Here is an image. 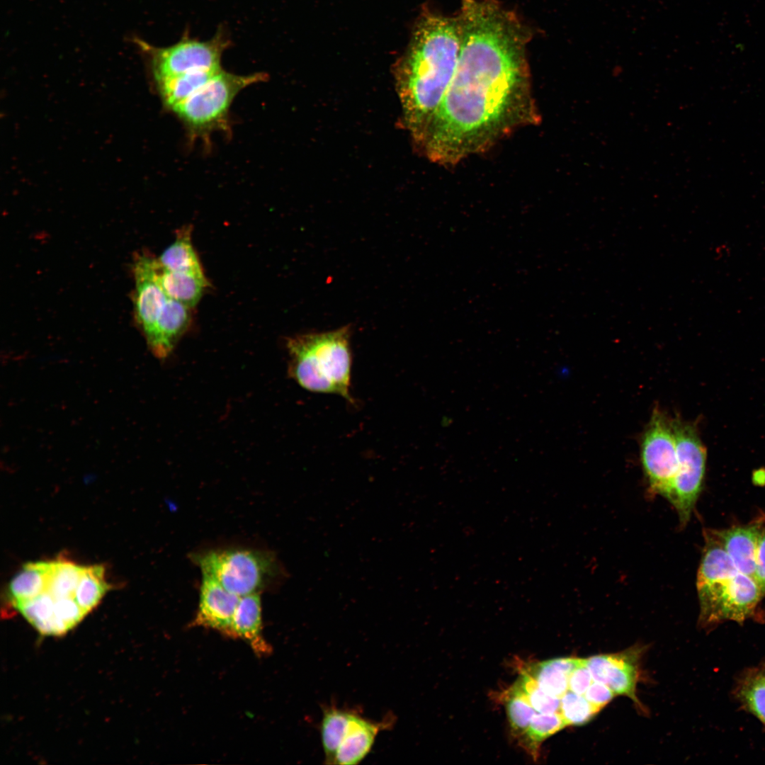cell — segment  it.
<instances>
[{
    "mask_svg": "<svg viewBox=\"0 0 765 765\" xmlns=\"http://www.w3.org/2000/svg\"><path fill=\"white\" fill-rule=\"evenodd\" d=\"M461 45L452 81L416 144L453 166L540 118L533 98L527 29L497 0H460Z\"/></svg>",
    "mask_w": 765,
    "mask_h": 765,
    "instance_id": "1",
    "label": "cell"
},
{
    "mask_svg": "<svg viewBox=\"0 0 765 765\" xmlns=\"http://www.w3.org/2000/svg\"><path fill=\"white\" fill-rule=\"evenodd\" d=\"M460 45L457 16L423 11L395 74L403 125L415 143L427 128L452 81Z\"/></svg>",
    "mask_w": 765,
    "mask_h": 765,
    "instance_id": "2",
    "label": "cell"
},
{
    "mask_svg": "<svg viewBox=\"0 0 765 765\" xmlns=\"http://www.w3.org/2000/svg\"><path fill=\"white\" fill-rule=\"evenodd\" d=\"M704 538L696 580L699 623H743L763 597L761 589L754 578L737 570L712 530H706Z\"/></svg>",
    "mask_w": 765,
    "mask_h": 765,
    "instance_id": "3",
    "label": "cell"
},
{
    "mask_svg": "<svg viewBox=\"0 0 765 765\" xmlns=\"http://www.w3.org/2000/svg\"><path fill=\"white\" fill-rule=\"evenodd\" d=\"M351 331L349 326H344L288 338L290 378L308 391L338 395L353 404L350 394Z\"/></svg>",
    "mask_w": 765,
    "mask_h": 765,
    "instance_id": "4",
    "label": "cell"
},
{
    "mask_svg": "<svg viewBox=\"0 0 765 765\" xmlns=\"http://www.w3.org/2000/svg\"><path fill=\"white\" fill-rule=\"evenodd\" d=\"M191 560L225 589L238 596L279 585L288 572L271 551L230 547L192 553Z\"/></svg>",
    "mask_w": 765,
    "mask_h": 765,
    "instance_id": "5",
    "label": "cell"
},
{
    "mask_svg": "<svg viewBox=\"0 0 765 765\" xmlns=\"http://www.w3.org/2000/svg\"><path fill=\"white\" fill-rule=\"evenodd\" d=\"M266 79L264 73L238 75L221 69L172 110L191 137L208 136L227 129L230 106L240 91Z\"/></svg>",
    "mask_w": 765,
    "mask_h": 765,
    "instance_id": "6",
    "label": "cell"
},
{
    "mask_svg": "<svg viewBox=\"0 0 765 765\" xmlns=\"http://www.w3.org/2000/svg\"><path fill=\"white\" fill-rule=\"evenodd\" d=\"M134 40L148 56L155 81L189 72L220 69L222 55L230 45V40L222 30L206 41L185 35L178 42L166 47H157L138 38Z\"/></svg>",
    "mask_w": 765,
    "mask_h": 765,
    "instance_id": "7",
    "label": "cell"
},
{
    "mask_svg": "<svg viewBox=\"0 0 765 765\" xmlns=\"http://www.w3.org/2000/svg\"><path fill=\"white\" fill-rule=\"evenodd\" d=\"M672 423L676 440L678 468L668 502L674 507L679 522L684 526L689 521L703 489L706 449L696 425L679 417L672 419Z\"/></svg>",
    "mask_w": 765,
    "mask_h": 765,
    "instance_id": "8",
    "label": "cell"
},
{
    "mask_svg": "<svg viewBox=\"0 0 765 765\" xmlns=\"http://www.w3.org/2000/svg\"><path fill=\"white\" fill-rule=\"evenodd\" d=\"M640 460L652 493L669 499L678 468L672 419L654 409L640 441Z\"/></svg>",
    "mask_w": 765,
    "mask_h": 765,
    "instance_id": "9",
    "label": "cell"
},
{
    "mask_svg": "<svg viewBox=\"0 0 765 765\" xmlns=\"http://www.w3.org/2000/svg\"><path fill=\"white\" fill-rule=\"evenodd\" d=\"M157 260L140 255L135 261V308L137 324L145 337L152 333L168 300L157 276Z\"/></svg>",
    "mask_w": 765,
    "mask_h": 765,
    "instance_id": "10",
    "label": "cell"
},
{
    "mask_svg": "<svg viewBox=\"0 0 765 765\" xmlns=\"http://www.w3.org/2000/svg\"><path fill=\"white\" fill-rule=\"evenodd\" d=\"M240 597L228 591L212 577L202 574L198 606L191 625L212 629L230 637L231 624Z\"/></svg>",
    "mask_w": 765,
    "mask_h": 765,
    "instance_id": "11",
    "label": "cell"
},
{
    "mask_svg": "<svg viewBox=\"0 0 765 765\" xmlns=\"http://www.w3.org/2000/svg\"><path fill=\"white\" fill-rule=\"evenodd\" d=\"M638 653L635 650H628L595 655L586 659V665L594 681L606 684L616 695H624L637 701Z\"/></svg>",
    "mask_w": 765,
    "mask_h": 765,
    "instance_id": "12",
    "label": "cell"
},
{
    "mask_svg": "<svg viewBox=\"0 0 765 765\" xmlns=\"http://www.w3.org/2000/svg\"><path fill=\"white\" fill-rule=\"evenodd\" d=\"M394 722L392 714L387 715L381 721H374L353 710L336 751L334 764H359L370 752L378 734L389 729Z\"/></svg>",
    "mask_w": 765,
    "mask_h": 765,
    "instance_id": "13",
    "label": "cell"
},
{
    "mask_svg": "<svg viewBox=\"0 0 765 765\" xmlns=\"http://www.w3.org/2000/svg\"><path fill=\"white\" fill-rule=\"evenodd\" d=\"M190 310L184 304L168 298L152 333L145 339L154 356L165 359L171 353L189 327Z\"/></svg>",
    "mask_w": 765,
    "mask_h": 765,
    "instance_id": "14",
    "label": "cell"
},
{
    "mask_svg": "<svg viewBox=\"0 0 765 765\" xmlns=\"http://www.w3.org/2000/svg\"><path fill=\"white\" fill-rule=\"evenodd\" d=\"M261 593L241 596L233 616L230 637L245 641L257 656H266L271 647L262 633Z\"/></svg>",
    "mask_w": 765,
    "mask_h": 765,
    "instance_id": "15",
    "label": "cell"
},
{
    "mask_svg": "<svg viewBox=\"0 0 765 765\" xmlns=\"http://www.w3.org/2000/svg\"><path fill=\"white\" fill-rule=\"evenodd\" d=\"M760 526L761 520L727 529L713 530L737 570L752 578Z\"/></svg>",
    "mask_w": 765,
    "mask_h": 765,
    "instance_id": "16",
    "label": "cell"
},
{
    "mask_svg": "<svg viewBox=\"0 0 765 765\" xmlns=\"http://www.w3.org/2000/svg\"><path fill=\"white\" fill-rule=\"evenodd\" d=\"M157 276L159 283L168 298L191 308L197 305L209 285L205 275L169 271L163 268L158 260Z\"/></svg>",
    "mask_w": 765,
    "mask_h": 765,
    "instance_id": "17",
    "label": "cell"
},
{
    "mask_svg": "<svg viewBox=\"0 0 765 765\" xmlns=\"http://www.w3.org/2000/svg\"><path fill=\"white\" fill-rule=\"evenodd\" d=\"M582 658L558 657L532 664L525 669L545 693L561 698L569 690V679Z\"/></svg>",
    "mask_w": 765,
    "mask_h": 765,
    "instance_id": "18",
    "label": "cell"
},
{
    "mask_svg": "<svg viewBox=\"0 0 765 765\" xmlns=\"http://www.w3.org/2000/svg\"><path fill=\"white\" fill-rule=\"evenodd\" d=\"M192 227H183L176 232V239L157 259L166 270L196 275H205L191 241Z\"/></svg>",
    "mask_w": 765,
    "mask_h": 765,
    "instance_id": "19",
    "label": "cell"
},
{
    "mask_svg": "<svg viewBox=\"0 0 765 765\" xmlns=\"http://www.w3.org/2000/svg\"><path fill=\"white\" fill-rule=\"evenodd\" d=\"M52 567V562L25 564L9 584V593L13 604L47 591Z\"/></svg>",
    "mask_w": 765,
    "mask_h": 765,
    "instance_id": "20",
    "label": "cell"
},
{
    "mask_svg": "<svg viewBox=\"0 0 765 765\" xmlns=\"http://www.w3.org/2000/svg\"><path fill=\"white\" fill-rule=\"evenodd\" d=\"M218 70H203L156 81L164 105L172 110L213 77Z\"/></svg>",
    "mask_w": 765,
    "mask_h": 765,
    "instance_id": "21",
    "label": "cell"
},
{
    "mask_svg": "<svg viewBox=\"0 0 765 765\" xmlns=\"http://www.w3.org/2000/svg\"><path fill=\"white\" fill-rule=\"evenodd\" d=\"M737 700L765 725V672L763 667L748 669L738 678Z\"/></svg>",
    "mask_w": 765,
    "mask_h": 765,
    "instance_id": "22",
    "label": "cell"
},
{
    "mask_svg": "<svg viewBox=\"0 0 765 765\" xmlns=\"http://www.w3.org/2000/svg\"><path fill=\"white\" fill-rule=\"evenodd\" d=\"M353 711V709L338 708L334 704L322 708L320 734L324 764H334L336 751Z\"/></svg>",
    "mask_w": 765,
    "mask_h": 765,
    "instance_id": "23",
    "label": "cell"
},
{
    "mask_svg": "<svg viewBox=\"0 0 765 765\" xmlns=\"http://www.w3.org/2000/svg\"><path fill=\"white\" fill-rule=\"evenodd\" d=\"M110 586L104 579L101 565L84 567L75 591L74 599L87 613L101 601Z\"/></svg>",
    "mask_w": 765,
    "mask_h": 765,
    "instance_id": "24",
    "label": "cell"
},
{
    "mask_svg": "<svg viewBox=\"0 0 765 765\" xmlns=\"http://www.w3.org/2000/svg\"><path fill=\"white\" fill-rule=\"evenodd\" d=\"M84 567L68 561H52L47 591L55 599L74 597Z\"/></svg>",
    "mask_w": 765,
    "mask_h": 765,
    "instance_id": "25",
    "label": "cell"
},
{
    "mask_svg": "<svg viewBox=\"0 0 765 765\" xmlns=\"http://www.w3.org/2000/svg\"><path fill=\"white\" fill-rule=\"evenodd\" d=\"M506 708L512 730L523 735L537 712L531 706L516 682L510 688L506 702Z\"/></svg>",
    "mask_w": 765,
    "mask_h": 765,
    "instance_id": "26",
    "label": "cell"
},
{
    "mask_svg": "<svg viewBox=\"0 0 765 765\" xmlns=\"http://www.w3.org/2000/svg\"><path fill=\"white\" fill-rule=\"evenodd\" d=\"M600 710L584 696L567 691L560 698V713L567 725H583Z\"/></svg>",
    "mask_w": 765,
    "mask_h": 765,
    "instance_id": "27",
    "label": "cell"
},
{
    "mask_svg": "<svg viewBox=\"0 0 765 765\" xmlns=\"http://www.w3.org/2000/svg\"><path fill=\"white\" fill-rule=\"evenodd\" d=\"M567 725L560 713H536L523 735L531 747L537 749L545 740L562 730Z\"/></svg>",
    "mask_w": 765,
    "mask_h": 765,
    "instance_id": "28",
    "label": "cell"
},
{
    "mask_svg": "<svg viewBox=\"0 0 765 765\" xmlns=\"http://www.w3.org/2000/svg\"><path fill=\"white\" fill-rule=\"evenodd\" d=\"M516 683L537 713H560V698L543 691L526 670L521 672Z\"/></svg>",
    "mask_w": 765,
    "mask_h": 765,
    "instance_id": "29",
    "label": "cell"
},
{
    "mask_svg": "<svg viewBox=\"0 0 765 765\" xmlns=\"http://www.w3.org/2000/svg\"><path fill=\"white\" fill-rule=\"evenodd\" d=\"M55 599L45 591L31 599L13 605L35 628L55 616Z\"/></svg>",
    "mask_w": 765,
    "mask_h": 765,
    "instance_id": "30",
    "label": "cell"
},
{
    "mask_svg": "<svg viewBox=\"0 0 765 765\" xmlns=\"http://www.w3.org/2000/svg\"><path fill=\"white\" fill-rule=\"evenodd\" d=\"M55 613L69 629L78 623L86 614L73 596L56 599Z\"/></svg>",
    "mask_w": 765,
    "mask_h": 765,
    "instance_id": "31",
    "label": "cell"
},
{
    "mask_svg": "<svg viewBox=\"0 0 765 765\" xmlns=\"http://www.w3.org/2000/svg\"><path fill=\"white\" fill-rule=\"evenodd\" d=\"M593 678L586 665V659L573 669L569 679V691L579 695H584L591 685Z\"/></svg>",
    "mask_w": 765,
    "mask_h": 765,
    "instance_id": "32",
    "label": "cell"
},
{
    "mask_svg": "<svg viewBox=\"0 0 765 765\" xmlns=\"http://www.w3.org/2000/svg\"><path fill=\"white\" fill-rule=\"evenodd\" d=\"M754 579L759 586L763 596H765V520H761L759 534L756 567Z\"/></svg>",
    "mask_w": 765,
    "mask_h": 765,
    "instance_id": "33",
    "label": "cell"
},
{
    "mask_svg": "<svg viewBox=\"0 0 765 765\" xmlns=\"http://www.w3.org/2000/svg\"><path fill=\"white\" fill-rule=\"evenodd\" d=\"M615 695L616 693L608 686L594 681L586 689L584 696L600 710L613 698Z\"/></svg>",
    "mask_w": 765,
    "mask_h": 765,
    "instance_id": "34",
    "label": "cell"
},
{
    "mask_svg": "<svg viewBox=\"0 0 765 765\" xmlns=\"http://www.w3.org/2000/svg\"><path fill=\"white\" fill-rule=\"evenodd\" d=\"M762 667H763V668H764V672H765V664H763V665H762Z\"/></svg>",
    "mask_w": 765,
    "mask_h": 765,
    "instance_id": "35",
    "label": "cell"
}]
</instances>
